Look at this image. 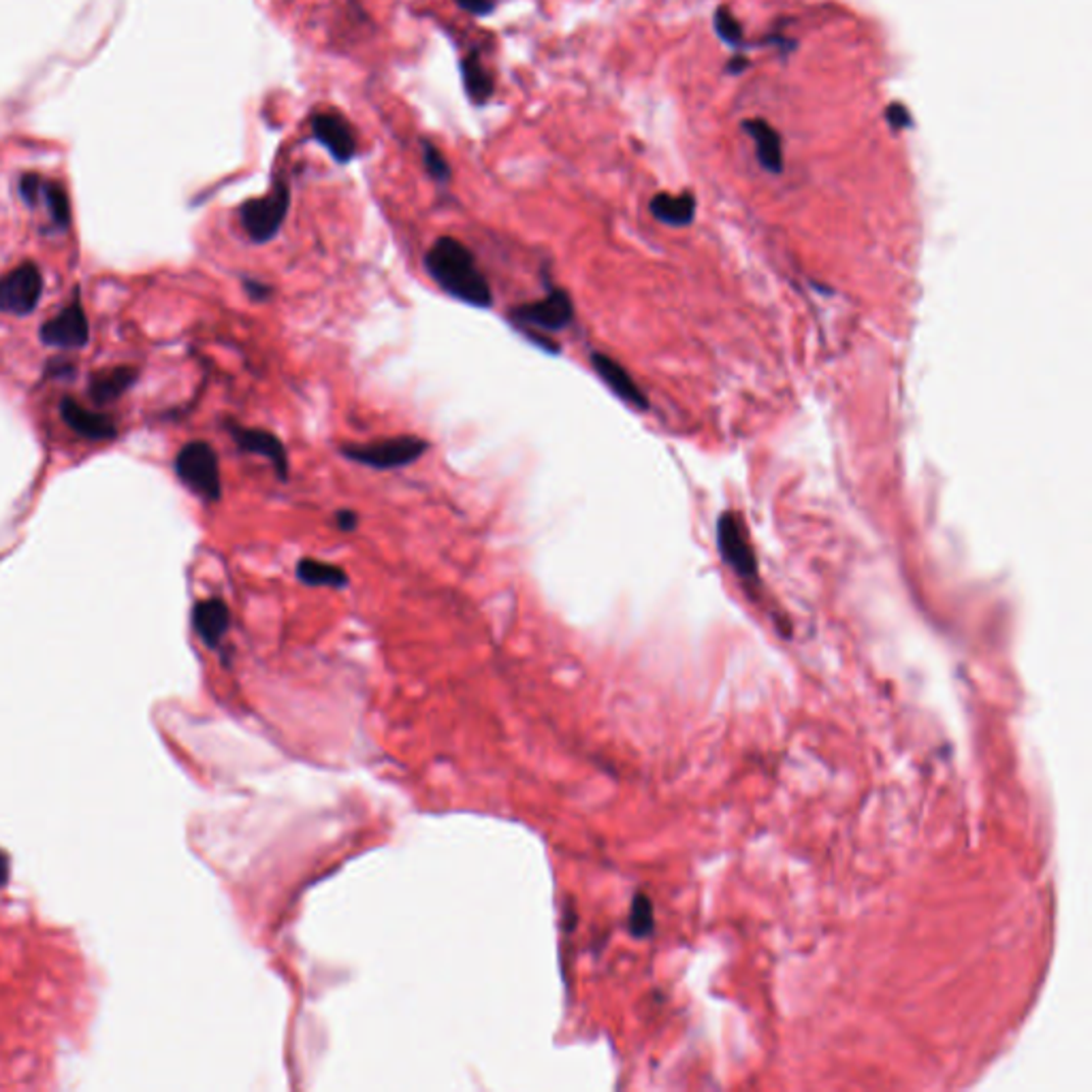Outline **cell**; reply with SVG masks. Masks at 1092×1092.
Listing matches in <instances>:
<instances>
[{"label": "cell", "mask_w": 1092, "mask_h": 1092, "mask_svg": "<svg viewBox=\"0 0 1092 1092\" xmlns=\"http://www.w3.org/2000/svg\"><path fill=\"white\" fill-rule=\"evenodd\" d=\"M425 271L449 297L461 304L486 310L493 306V291L480 271L474 252L455 238H439L425 254Z\"/></svg>", "instance_id": "obj_1"}, {"label": "cell", "mask_w": 1092, "mask_h": 1092, "mask_svg": "<svg viewBox=\"0 0 1092 1092\" xmlns=\"http://www.w3.org/2000/svg\"><path fill=\"white\" fill-rule=\"evenodd\" d=\"M175 474L189 491L201 498L207 504H214L222 498V478H220V461L216 451L201 439L181 447L175 457Z\"/></svg>", "instance_id": "obj_2"}, {"label": "cell", "mask_w": 1092, "mask_h": 1092, "mask_svg": "<svg viewBox=\"0 0 1092 1092\" xmlns=\"http://www.w3.org/2000/svg\"><path fill=\"white\" fill-rule=\"evenodd\" d=\"M429 449V443L418 435H395L386 439H376V443L367 445H344L340 453L351 459L359 466H367L371 470H400L406 466H412L414 461L421 459Z\"/></svg>", "instance_id": "obj_3"}, {"label": "cell", "mask_w": 1092, "mask_h": 1092, "mask_svg": "<svg viewBox=\"0 0 1092 1092\" xmlns=\"http://www.w3.org/2000/svg\"><path fill=\"white\" fill-rule=\"evenodd\" d=\"M291 209V189L287 181L261 199L246 201L240 207V224L254 244H267L277 238Z\"/></svg>", "instance_id": "obj_4"}, {"label": "cell", "mask_w": 1092, "mask_h": 1092, "mask_svg": "<svg viewBox=\"0 0 1092 1092\" xmlns=\"http://www.w3.org/2000/svg\"><path fill=\"white\" fill-rule=\"evenodd\" d=\"M519 329L523 331H542L544 335L560 333L568 329L574 320V301L566 289L553 287L549 293L531 304H521L510 310Z\"/></svg>", "instance_id": "obj_5"}, {"label": "cell", "mask_w": 1092, "mask_h": 1092, "mask_svg": "<svg viewBox=\"0 0 1092 1092\" xmlns=\"http://www.w3.org/2000/svg\"><path fill=\"white\" fill-rule=\"evenodd\" d=\"M43 295V273L39 265L24 263L0 275V312L29 316L37 310Z\"/></svg>", "instance_id": "obj_6"}, {"label": "cell", "mask_w": 1092, "mask_h": 1092, "mask_svg": "<svg viewBox=\"0 0 1092 1092\" xmlns=\"http://www.w3.org/2000/svg\"><path fill=\"white\" fill-rule=\"evenodd\" d=\"M717 547L724 562L745 580L758 578V560L753 555L747 531L742 527L738 515L724 513L717 521Z\"/></svg>", "instance_id": "obj_7"}, {"label": "cell", "mask_w": 1092, "mask_h": 1092, "mask_svg": "<svg viewBox=\"0 0 1092 1092\" xmlns=\"http://www.w3.org/2000/svg\"><path fill=\"white\" fill-rule=\"evenodd\" d=\"M39 337L45 346L60 348V351H80L90 340V324L84 308L73 301L71 306L60 310L58 316L43 322Z\"/></svg>", "instance_id": "obj_8"}, {"label": "cell", "mask_w": 1092, "mask_h": 1092, "mask_svg": "<svg viewBox=\"0 0 1092 1092\" xmlns=\"http://www.w3.org/2000/svg\"><path fill=\"white\" fill-rule=\"evenodd\" d=\"M312 135L337 162H351L357 154V135L340 113H316L312 118Z\"/></svg>", "instance_id": "obj_9"}, {"label": "cell", "mask_w": 1092, "mask_h": 1092, "mask_svg": "<svg viewBox=\"0 0 1092 1092\" xmlns=\"http://www.w3.org/2000/svg\"><path fill=\"white\" fill-rule=\"evenodd\" d=\"M228 431H230V437L236 439L240 451L267 459L273 466L277 478L280 480L289 478V470H291L289 453L280 437L265 429H252V427H240V425H230Z\"/></svg>", "instance_id": "obj_10"}, {"label": "cell", "mask_w": 1092, "mask_h": 1092, "mask_svg": "<svg viewBox=\"0 0 1092 1092\" xmlns=\"http://www.w3.org/2000/svg\"><path fill=\"white\" fill-rule=\"evenodd\" d=\"M19 195L31 205L43 199L45 207H48V214L52 218V224L58 230H64L68 222H71V205H68V197L60 184L43 181L39 175H24L19 181Z\"/></svg>", "instance_id": "obj_11"}, {"label": "cell", "mask_w": 1092, "mask_h": 1092, "mask_svg": "<svg viewBox=\"0 0 1092 1092\" xmlns=\"http://www.w3.org/2000/svg\"><path fill=\"white\" fill-rule=\"evenodd\" d=\"M589 361H591L593 371L600 376V380L607 384L621 402H625L627 406H632L636 410L648 408L646 395L640 391L634 378L627 374V369L621 363H617L613 357L604 353H591Z\"/></svg>", "instance_id": "obj_12"}, {"label": "cell", "mask_w": 1092, "mask_h": 1092, "mask_svg": "<svg viewBox=\"0 0 1092 1092\" xmlns=\"http://www.w3.org/2000/svg\"><path fill=\"white\" fill-rule=\"evenodd\" d=\"M193 627L209 648H218L230 627V611L220 597L201 600L193 611Z\"/></svg>", "instance_id": "obj_13"}, {"label": "cell", "mask_w": 1092, "mask_h": 1092, "mask_svg": "<svg viewBox=\"0 0 1092 1092\" xmlns=\"http://www.w3.org/2000/svg\"><path fill=\"white\" fill-rule=\"evenodd\" d=\"M60 416L62 421L71 427L75 433L88 437V439H113L118 435V429L109 421L105 414L92 412L84 406H80L75 400L64 398L60 404Z\"/></svg>", "instance_id": "obj_14"}, {"label": "cell", "mask_w": 1092, "mask_h": 1092, "mask_svg": "<svg viewBox=\"0 0 1092 1092\" xmlns=\"http://www.w3.org/2000/svg\"><path fill=\"white\" fill-rule=\"evenodd\" d=\"M742 128H745L756 142L760 165L771 173H781L783 171V146H781L779 133L769 122H764L760 118L745 120Z\"/></svg>", "instance_id": "obj_15"}, {"label": "cell", "mask_w": 1092, "mask_h": 1092, "mask_svg": "<svg viewBox=\"0 0 1092 1092\" xmlns=\"http://www.w3.org/2000/svg\"><path fill=\"white\" fill-rule=\"evenodd\" d=\"M135 380H137V371L133 367L105 369L90 378L88 395H90V400L97 404H111L118 398H122V395L135 384Z\"/></svg>", "instance_id": "obj_16"}, {"label": "cell", "mask_w": 1092, "mask_h": 1092, "mask_svg": "<svg viewBox=\"0 0 1092 1092\" xmlns=\"http://www.w3.org/2000/svg\"><path fill=\"white\" fill-rule=\"evenodd\" d=\"M651 214L656 220L668 224V226H687L695 218V199L691 193L683 195H666L660 193L648 203Z\"/></svg>", "instance_id": "obj_17"}, {"label": "cell", "mask_w": 1092, "mask_h": 1092, "mask_svg": "<svg viewBox=\"0 0 1092 1092\" xmlns=\"http://www.w3.org/2000/svg\"><path fill=\"white\" fill-rule=\"evenodd\" d=\"M297 578L308 587H329V589H344L348 585V580H351L344 572V568L329 564V562H322V560H312V557L299 560Z\"/></svg>", "instance_id": "obj_18"}, {"label": "cell", "mask_w": 1092, "mask_h": 1092, "mask_svg": "<svg viewBox=\"0 0 1092 1092\" xmlns=\"http://www.w3.org/2000/svg\"><path fill=\"white\" fill-rule=\"evenodd\" d=\"M461 73H463V84H466L468 95L476 105H482L493 95L491 75L489 71H486V66L482 64L476 52L468 54V58L461 62Z\"/></svg>", "instance_id": "obj_19"}, {"label": "cell", "mask_w": 1092, "mask_h": 1092, "mask_svg": "<svg viewBox=\"0 0 1092 1092\" xmlns=\"http://www.w3.org/2000/svg\"><path fill=\"white\" fill-rule=\"evenodd\" d=\"M630 931L636 937H646L654 931V904L644 896L636 894L630 912Z\"/></svg>", "instance_id": "obj_20"}, {"label": "cell", "mask_w": 1092, "mask_h": 1092, "mask_svg": "<svg viewBox=\"0 0 1092 1092\" xmlns=\"http://www.w3.org/2000/svg\"><path fill=\"white\" fill-rule=\"evenodd\" d=\"M423 162H425V169L429 171V175L435 181L447 184L451 179L449 160L443 156V152H439L435 146H431L429 142H423Z\"/></svg>", "instance_id": "obj_21"}, {"label": "cell", "mask_w": 1092, "mask_h": 1092, "mask_svg": "<svg viewBox=\"0 0 1092 1092\" xmlns=\"http://www.w3.org/2000/svg\"><path fill=\"white\" fill-rule=\"evenodd\" d=\"M715 29H717L719 37H722L726 43L734 45V48H738V45L742 43L740 21L726 7L715 11Z\"/></svg>", "instance_id": "obj_22"}, {"label": "cell", "mask_w": 1092, "mask_h": 1092, "mask_svg": "<svg viewBox=\"0 0 1092 1092\" xmlns=\"http://www.w3.org/2000/svg\"><path fill=\"white\" fill-rule=\"evenodd\" d=\"M333 523H335V527L340 531L351 533V531H355L359 527V515L351 508H344V510H337L335 517H333Z\"/></svg>", "instance_id": "obj_23"}, {"label": "cell", "mask_w": 1092, "mask_h": 1092, "mask_svg": "<svg viewBox=\"0 0 1092 1092\" xmlns=\"http://www.w3.org/2000/svg\"><path fill=\"white\" fill-rule=\"evenodd\" d=\"M886 118H888V122L892 124V128H904V126H909V124H912V115H909V111L904 109L902 105H898V103H894V105L888 107Z\"/></svg>", "instance_id": "obj_24"}, {"label": "cell", "mask_w": 1092, "mask_h": 1092, "mask_svg": "<svg viewBox=\"0 0 1092 1092\" xmlns=\"http://www.w3.org/2000/svg\"><path fill=\"white\" fill-rule=\"evenodd\" d=\"M455 3L472 15H486L491 13L496 0H455Z\"/></svg>", "instance_id": "obj_25"}, {"label": "cell", "mask_w": 1092, "mask_h": 1092, "mask_svg": "<svg viewBox=\"0 0 1092 1092\" xmlns=\"http://www.w3.org/2000/svg\"><path fill=\"white\" fill-rule=\"evenodd\" d=\"M244 287H246V293L250 295V299L254 301H267L273 293V289L261 280H244Z\"/></svg>", "instance_id": "obj_26"}, {"label": "cell", "mask_w": 1092, "mask_h": 1092, "mask_svg": "<svg viewBox=\"0 0 1092 1092\" xmlns=\"http://www.w3.org/2000/svg\"><path fill=\"white\" fill-rule=\"evenodd\" d=\"M9 879H11V857L5 849H0V890H5L9 886Z\"/></svg>", "instance_id": "obj_27"}]
</instances>
